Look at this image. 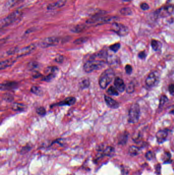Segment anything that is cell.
<instances>
[{
	"label": "cell",
	"instance_id": "obj_25",
	"mask_svg": "<svg viewBox=\"0 0 174 175\" xmlns=\"http://www.w3.org/2000/svg\"><path fill=\"white\" fill-rule=\"evenodd\" d=\"M126 89L127 93L131 94V93L134 92V89H135L134 83L132 82L130 83L127 85V87L126 88Z\"/></svg>",
	"mask_w": 174,
	"mask_h": 175
},
{
	"label": "cell",
	"instance_id": "obj_21",
	"mask_svg": "<svg viewBox=\"0 0 174 175\" xmlns=\"http://www.w3.org/2000/svg\"><path fill=\"white\" fill-rule=\"evenodd\" d=\"M140 151L141 149L139 147L135 145L131 146L129 149V153L132 156H137L139 154Z\"/></svg>",
	"mask_w": 174,
	"mask_h": 175
},
{
	"label": "cell",
	"instance_id": "obj_20",
	"mask_svg": "<svg viewBox=\"0 0 174 175\" xmlns=\"http://www.w3.org/2000/svg\"><path fill=\"white\" fill-rule=\"evenodd\" d=\"M86 28V26L84 24H79L73 27L71 31L74 33H80L84 31Z\"/></svg>",
	"mask_w": 174,
	"mask_h": 175
},
{
	"label": "cell",
	"instance_id": "obj_10",
	"mask_svg": "<svg viewBox=\"0 0 174 175\" xmlns=\"http://www.w3.org/2000/svg\"><path fill=\"white\" fill-rule=\"evenodd\" d=\"M17 82L6 81L1 84L0 88L2 91L13 90L14 89L17 88Z\"/></svg>",
	"mask_w": 174,
	"mask_h": 175
},
{
	"label": "cell",
	"instance_id": "obj_1",
	"mask_svg": "<svg viewBox=\"0 0 174 175\" xmlns=\"http://www.w3.org/2000/svg\"><path fill=\"white\" fill-rule=\"evenodd\" d=\"M107 52L106 50H101L90 55L85 62L83 69L86 73L102 69L107 61Z\"/></svg>",
	"mask_w": 174,
	"mask_h": 175
},
{
	"label": "cell",
	"instance_id": "obj_34",
	"mask_svg": "<svg viewBox=\"0 0 174 175\" xmlns=\"http://www.w3.org/2000/svg\"><path fill=\"white\" fill-rule=\"evenodd\" d=\"M125 71L126 72L127 74L128 75H130L132 73V71H133V68H132V66L130 65H127L126 66H125Z\"/></svg>",
	"mask_w": 174,
	"mask_h": 175
},
{
	"label": "cell",
	"instance_id": "obj_18",
	"mask_svg": "<svg viewBox=\"0 0 174 175\" xmlns=\"http://www.w3.org/2000/svg\"><path fill=\"white\" fill-rule=\"evenodd\" d=\"M151 46L153 48V50L155 51H160L162 48V44L159 41L156 40H152L151 41Z\"/></svg>",
	"mask_w": 174,
	"mask_h": 175
},
{
	"label": "cell",
	"instance_id": "obj_6",
	"mask_svg": "<svg viewBox=\"0 0 174 175\" xmlns=\"http://www.w3.org/2000/svg\"><path fill=\"white\" fill-rule=\"evenodd\" d=\"M111 30L120 36H125L129 33V29L127 27L118 23H114L112 24Z\"/></svg>",
	"mask_w": 174,
	"mask_h": 175
},
{
	"label": "cell",
	"instance_id": "obj_40",
	"mask_svg": "<svg viewBox=\"0 0 174 175\" xmlns=\"http://www.w3.org/2000/svg\"><path fill=\"white\" fill-rule=\"evenodd\" d=\"M33 76L34 78H38L39 77H40L41 75L39 73H38L37 72H36L35 73L33 74Z\"/></svg>",
	"mask_w": 174,
	"mask_h": 175
},
{
	"label": "cell",
	"instance_id": "obj_7",
	"mask_svg": "<svg viewBox=\"0 0 174 175\" xmlns=\"http://www.w3.org/2000/svg\"><path fill=\"white\" fill-rule=\"evenodd\" d=\"M174 13V5H169L161 7L156 11V15L159 18L168 17Z\"/></svg>",
	"mask_w": 174,
	"mask_h": 175
},
{
	"label": "cell",
	"instance_id": "obj_33",
	"mask_svg": "<svg viewBox=\"0 0 174 175\" xmlns=\"http://www.w3.org/2000/svg\"><path fill=\"white\" fill-rule=\"evenodd\" d=\"M154 157V154L153 151H147L146 153V158L148 160H151L152 159H153Z\"/></svg>",
	"mask_w": 174,
	"mask_h": 175
},
{
	"label": "cell",
	"instance_id": "obj_9",
	"mask_svg": "<svg viewBox=\"0 0 174 175\" xmlns=\"http://www.w3.org/2000/svg\"><path fill=\"white\" fill-rule=\"evenodd\" d=\"M76 100L74 97H67L62 102H59L56 104H52L51 107L56 106H72L75 104Z\"/></svg>",
	"mask_w": 174,
	"mask_h": 175
},
{
	"label": "cell",
	"instance_id": "obj_36",
	"mask_svg": "<svg viewBox=\"0 0 174 175\" xmlns=\"http://www.w3.org/2000/svg\"><path fill=\"white\" fill-rule=\"evenodd\" d=\"M138 57L140 59H145L147 57V54L145 51L139 52L138 55Z\"/></svg>",
	"mask_w": 174,
	"mask_h": 175
},
{
	"label": "cell",
	"instance_id": "obj_16",
	"mask_svg": "<svg viewBox=\"0 0 174 175\" xmlns=\"http://www.w3.org/2000/svg\"><path fill=\"white\" fill-rule=\"evenodd\" d=\"M15 62V61L14 59H9L1 62V64H0L1 70L5 69L7 67L12 66V64H14Z\"/></svg>",
	"mask_w": 174,
	"mask_h": 175
},
{
	"label": "cell",
	"instance_id": "obj_28",
	"mask_svg": "<svg viewBox=\"0 0 174 175\" xmlns=\"http://www.w3.org/2000/svg\"><path fill=\"white\" fill-rule=\"evenodd\" d=\"M80 87L82 89L87 88L90 86V81L88 79H85L82 81V82L80 83Z\"/></svg>",
	"mask_w": 174,
	"mask_h": 175
},
{
	"label": "cell",
	"instance_id": "obj_11",
	"mask_svg": "<svg viewBox=\"0 0 174 175\" xmlns=\"http://www.w3.org/2000/svg\"><path fill=\"white\" fill-rule=\"evenodd\" d=\"M35 46L34 45H29L28 46L23 48L21 49L18 50V51L17 52V53L18 54L17 57H23L25 55H29L35 49Z\"/></svg>",
	"mask_w": 174,
	"mask_h": 175
},
{
	"label": "cell",
	"instance_id": "obj_42",
	"mask_svg": "<svg viewBox=\"0 0 174 175\" xmlns=\"http://www.w3.org/2000/svg\"><path fill=\"white\" fill-rule=\"evenodd\" d=\"M16 1H17V0H11V2H10V4L12 5L13 4V3L15 2Z\"/></svg>",
	"mask_w": 174,
	"mask_h": 175
},
{
	"label": "cell",
	"instance_id": "obj_35",
	"mask_svg": "<svg viewBox=\"0 0 174 175\" xmlns=\"http://www.w3.org/2000/svg\"><path fill=\"white\" fill-rule=\"evenodd\" d=\"M87 38H80L79 39H77L74 42V43L77 44H82L83 43L85 42H86L87 40Z\"/></svg>",
	"mask_w": 174,
	"mask_h": 175
},
{
	"label": "cell",
	"instance_id": "obj_3",
	"mask_svg": "<svg viewBox=\"0 0 174 175\" xmlns=\"http://www.w3.org/2000/svg\"><path fill=\"white\" fill-rule=\"evenodd\" d=\"M23 14V12L21 10H15L12 13H10L5 17V18L3 19L0 22V27L2 29L6 27L9 26L11 24L13 23L14 22L17 21L18 19L21 17Z\"/></svg>",
	"mask_w": 174,
	"mask_h": 175
},
{
	"label": "cell",
	"instance_id": "obj_24",
	"mask_svg": "<svg viewBox=\"0 0 174 175\" xmlns=\"http://www.w3.org/2000/svg\"><path fill=\"white\" fill-rule=\"evenodd\" d=\"M107 93L109 94L112 96H118V95L119 94L118 91L116 89V88L114 87L113 86H111L109 88V89L107 90Z\"/></svg>",
	"mask_w": 174,
	"mask_h": 175
},
{
	"label": "cell",
	"instance_id": "obj_39",
	"mask_svg": "<svg viewBox=\"0 0 174 175\" xmlns=\"http://www.w3.org/2000/svg\"><path fill=\"white\" fill-rule=\"evenodd\" d=\"M63 60H64V58H63L62 56L58 57L56 59V61L57 62H60V63L62 62Z\"/></svg>",
	"mask_w": 174,
	"mask_h": 175
},
{
	"label": "cell",
	"instance_id": "obj_32",
	"mask_svg": "<svg viewBox=\"0 0 174 175\" xmlns=\"http://www.w3.org/2000/svg\"><path fill=\"white\" fill-rule=\"evenodd\" d=\"M31 149V147L28 144L26 145V146L23 147L21 150V154H24L26 153L27 152L29 151Z\"/></svg>",
	"mask_w": 174,
	"mask_h": 175
},
{
	"label": "cell",
	"instance_id": "obj_8",
	"mask_svg": "<svg viewBox=\"0 0 174 175\" xmlns=\"http://www.w3.org/2000/svg\"><path fill=\"white\" fill-rule=\"evenodd\" d=\"M60 39L57 37L46 38L40 42L39 45L41 47L48 48L54 46L59 44Z\"/></svg>",
	"mask_w": 174,
	"mask_h": 175
},
{
	"label": "cell",
	"instance_id": "obj_2",
	"mask_svg": "<svg viewBox=\"0 0 174 175\" xmlns=\"http://www.w3.org/2000/svg\"><path fill=\"white\" fill-rule=\"evenodd\" d=\"M114 77V72L112 69H106L99 77V83L100 87L106 89Z\"/></svg>",
	"mask_w": 174,
	"mask_h": 175
},
{
	"label": "cell",
	"instance_id": "obj_26",
	"mask_svg": "<svg viewBox=\"0 0 174 175\" xmlns=\"http://www.w3.org/2000/svg\"><path fill=\"white\" fill-rule=\"evenodd\" d=\"M120 43H115L114 44L111 45L109 47V49L111 51H112L113 52H118V50L120 49Z\"/></svg>",
	"mask_w": 174,
	"mask_h": 175
},
{
	"label": "cell",
	"instance_id": "obj_15",
	"mask_svg": "<svg viewBox=\"0 0 174 175\" xmlns=\"http://www.w3.org/2000/svg\"><path fill=\"white\" fill-rule=\"evenodd\" d=\"M167 135H168V133L166 130H161L158 131L156 135L157 142L159 143H163L167 139Z\"/></svg>",
	"mask_w": 174,
	"mask_h": 175
},
{
	"label": "cell",
	"instance_id": "obj_23",
	"mask_svg": "<svg viewBox=\"0 0 174 175\" xmlns=\"http://www.w3.org/2000/svg\"><path fill=\"white\" fill-rule=\"evenodd\" d=\"M58 68L56 67H48L45 70V73L48 74L50 73H57Z\"/></svg>",
	"mask_w": 174,
	"mask_h": 175
},
{
	"label": "cell",
	"instance_id": "obj_41",
	"mask_svg": "<svg viewBox=\"0 0 174 175\" xmlns=\"http://www.w3.org/2000/svg\"><path fill=\"white\" fill-rule=\"evenodd\" d=\"M169 113L174 114V106H172V108H170V110L169 111Z\"/></svg>",
	"mask_w": 174,
	"mask_h": 175
},
{
	"label": "cell",
	"instance_id": "obj_43",
	"mask_svg": "<svg viewBox=\"0 0 174 175\" xmlns=\"http://www.w3.org/2000/svg\"><path fill=\"white\" fill-rule=\"evenodd\" d=\"M122 1H125V2H130V1H131L132 0H122Z\"/></svg>",
	"mask_w": 174,
	"mask_h": 175
},
{
	"label": "cell",
	"instance_id": "obj_29",
	"mask_svg": "<svg viewBox=\"0 0 174 175\" xmlns=\"http://www.w3.org/2000/svg\"><path fill=\"white\" fill-rule=\"evenodd\" d=\"M31 92L36 95H41L42 91L40 89V88L36 86H33L31 89Z\"/></svg>",
	"mask_w": 174,
	"mask_h": 175
},
{
	"label": "cell",
	"instance_id": "obj_19",
	"mask_svg": "<svg viewBox=\"0 0 174 175\" xmlns=\"http://www.w3.org/2000/svg\"><path fill=\"white\" fill-rule=\"evenodd\" d=\"M128 138V134L127 132H124L121 134L118 137V144L121 145H124L127 142Z\"/></svg>",
	"mask_w": 174,
	"mask_h": 175
},
{
	"label": "cell",
	"instance_id": "obj_12",
	"mask_svg": "<svg viewBox=\"0 0 174 175\" xmlns=\"http://www.w3.org/2000/svg\"><path fill=\"white\" fill-rule=\"evenodd\" d=\"M66 0H59L56 2L51 3L48 5L47 9L48 10H53L56 9L57 8H61L66 5Z\"/></svg>",
	"mask_w": 174,
	"mask_h": 175
},
{
	"label": "cell",
	"instance_id": "obj_4",
	"mask_svg": "<svg viewBox=\"0 0 174 175\" xmlns=\"http://www.w3.org/2000/svg\"><path fill=\"white\" fill-rule=\"evenodd\" d=\"M141 114L140 106L138 104L131 105L129 111L128 122L130 123H136L139 121Z\"/></svg>",
	"mask_w": 174,
	"mask_h": 175
},
{
	"label": "cell",
	"instance_id": "obj_17",
	"mask_svg": "<svg viewBox=\"0 0 174 175\" xmlns=\"http://www.w3.org/2000/svg\"><path fill=\"white\" fill-rule=\"evenodd\" d=\"M26 109L27 107L25 104L20 103H14L12 106V109L14 111H24Z\"/></svg>",
	"mask_w": 174,
	"mask_h": 175
},
{
	"label": "cell",
	"instance_id": "obj_31",
	"mask_svg": "<svg viewBox=\"0 0 174 175\" xmlns=\"http://www.w3.org/2000/svg\"><path fill=\"white\" fill-rule=\"evenodd\" d=\"M168 101V98L165 95H162L159 100V107H162Z\"/></svg>",
	"mask_w": 174,
	"mask_h": 175
},
{
	"label": "cell",
	"instance_id": "obj_27",
	"mask_svg": "<svg viewBox=\"0 0 174 175\" xmlns=\"http://www.w3.org/2000/svg\"><path fill=\"white\" fill-rule=\"evenodd\" d=\"M36 113L40 116H45L46 114V110L44 107L40 106L37 108L36 110Z\"/></svg>",
	"mask_w": 174,
	"mask_h": 175
},
{
	"label": "cell",
	"instance_id": "obj_13",
	"mask_svg": "<svg viewBox=\"0 0 174 175\" xmlns=\"http://www.w3.org/2000/svg\"><path fill=\"white\" fill-rule=\"evenodd\" d=\"M114 85L118 92H122L124 91V90L126 89V85L124 81L122 78H120L118 77L115 78V80L114 81Z\"/></svg>",
	"mask_w": 174,
	"mask_h": 175
},
{
	"label": "cell",
	"instance_id": "obj_22",
	"mask_svg": "<svg viewBox=\"0 0 174 175\" xmlns=\"http://www.w3.org/2000/svg\"><path fill=\"white\" fill-rule=\"evenodd\" d=\"M114 152V147H110V146H108V147H106L105 148H104V149L102 153L103 155V156H109L111 155H112Z\"/></svg>",
	"mask_w": 174,
	"mask_h": 175
},
{
	"label": "cell",
	"instance_id": "obj_14",
	"mask_svg": "<svg viewBox=\"0 0 174 175\" xmlns=\"http://www.w3.org/2000/svg\"><path fill=\"white\" fill-rule=\"evenodd\" d=\"M104 99L106 102V104L108 107L111 109H118L119 107V104L115 100L112 99L111 97L105 95Z\"/></svg>",
	"mask_w": 174,
	"mask_h": 175
},
{
	"label": "cell",
	"instance_id": "obj_38",
	"mask_svg": "<svg viewBox=\"0 0 174 175\" xmlns=\"http://www.w3.org/2000/svg\"><path fill=\"white\" fill-rule=\"evenodd\" d=\"M169 91L170 94L172 96H174V84H171L169 86Z\"/></svg>",
	"mask_w": 174,
	"mask_h": 175
},
{
	"label": "cell",
	"instance_id": "obj_37",
	"mask_svg": "<svg viewBox=\"0 0 174 175\" xmlns=\"http://www.w3.org/2000/svg\"><path fill=\"white\" fill-rule=\"evenodd\" d=\"M141 9L145 11V10H148L150 8V6L148 4H147L146 3H143L141 4Z\"/></svg>",
	"mask_w": 174,
	"mask_h": 175
},
{
	"label": "cell",
	"instance_id": "obj_30",
	"mask_svg": "<svg viewBox=\"0 0 174 175\" xmlns=\"http://www.w3.org/2000/svg\"><path fill=\"white\" fill-rule=\"evenodd\" d=\"M120 13L123 15H130V14L132 13V11L129 8H123L122 9L120 10Z\"/></svg>",
	"mask_w": 174,
	"mask_h": 175
},
{
	"label": "cell",
	"instance_id": "obj_44",
	"mask_svg": "<svg viewBox=\"0 0 174 175\" xmlns=\"http://www.w3.org/2000/svg\"></svg>",
	"mask_w": 174,
	"mask_h": 175
},
{
	"label": "cell",
	"instance_id": "obj_5",
	"mask_svg": "<svg viewBox=\"0 0 174 175\" xmlns=\"http://www.w3.org/2000/svg\"><path fill=\"white\" fill-rule=\"evenodd\" d=\"M160 74L159 72L155 71L149 74L146 78V83L149 87H154L158 85L160 81Z\"/></svg>",
	"mask_w": 174,
	"mask_h": 175
}]
</instances>
